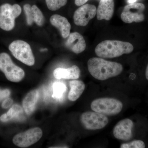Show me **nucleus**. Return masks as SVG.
Instances as JSON below:
<instances>
[{
  "instance_id": "412c9836",
  "label": "nucleus",
  "mask_w": 148,
  "mask_h": 148,
  "mask_svg": "<svg viewBox=\"0 0 148 148\" xmlns=\"http://www.w3.org/2000/svg\"><path fill=\"white\" fill-rule=\"evenodd\" d=\"M48 8L51 11H56L67 4L68 0H45Z\"/></svg>"
},
{
  "instance_id": "4be33fe9",
  "label": "nucleus",
  "mask_w": 148,
  "mask_h": 148,
  "mask_svg": "<svg viewBox=\"0 0 148 148\" xmlns=\"http://www.w3.org/2000/svg\"><path fill=\"white\" fill-rule=\"evenodd\" d=\"M121 148H145V145L143 141L135 140L130 143H124L121 145Z\"/></svg>"
},
{
  "instance_id": "1a4fd4ad",
  "label": "nucleus",
  "mask_w": 148,
  "mask_h": 148,
  "mask_svg": "<svg viewBox=\"0 0 148 148\" xmlns=\"http://www.w3.org/2000/svg\"><path fill=\"white\" fill-rule=\"evenodd\" d=\"M145 6L141 3H132L125 7L121 14L123 22L128 24L132 22L140 23L145 19L144 12Z\"/></svg>"
},
{
  "instance_id": "f8f14e48",
  "label": "nucleus",
  "mask_w": 148,
  "mask_h": 148,
  "mask_svg": "<svg viewBox=\"0 0 148 148\" xmlns=\"http://www.w3.org/2000/svg\"><path fill=\"white\" fill-rule=\"evenodd\" d=\"M65 45L67 48L77 54L84 51L86 47L84 38L77 32L70 34Z\"/></svg>"
},
{
  "instance_id": "20e7f679",
  "label": "nucleus",
  "mask_w": 148,
  "mask_h": 148,
  "mask_svg": "<svg viewBox=\"0 0 148 148\" xmlns=\"http://www.w3.org/2000/svg\"><path fill=\"white\" fill-rule=\"evenodd\" d=\"M0 70L10 81L18 82L24 79L25 72L13 63L7 53H0Z\"/></svg>"
},
{
  "instance_id": "6ab92c4d",
  "label": "nucleus",
  "mask_w": 148,
  "mask_h": 148,
  "mask_svg": "<svg viewBox=\"0 0 148 148\" xmlns=\"http://www.w3.org/2000/svg\"><path fill=\"white\" fill-rule=\"evenodd\" d=\"M66 85L64 84L61 82L54 83L53 85L52 98L57 100L61 99L66 91Z\"/></svg>"
},
{
  "instance_id": "f3484780",
  "label": "nucleus",
  "mask_w": 148,
  "mask_h": 148,
  "mask_svg": "<svg viewBox=\"0 0 148 148\" xmlns=\"http://www.w3.org/2000/svg\"><path fill=\"white\" fill-rule=\"evenodd\" d=\"M71 90L69 91L68 98L70 101H77L82 94L85 88L84 83L80 80L74 79L69 82Z\"/></svg>"
},
{
  "instance_id": "cd10ccee",
  "label": "nucleus",
  "mask_w": 148,
  "mask_h": 148,
  "mask_svg": "<svg viewBox=\"0 0 148 148\" xmlns=\"http://www.w3.org/2000/svg\"><path fill=\"white\" fill-rule=\"evenodd\" d=\"M137 1V0H128V2L129 3H135Z\"/></svg>"
},
{
  "instance_id": "ddd939ff",
  "label": "nucleus",
  "mask_w": 148,
  "mask_h": 148,
  "mask_svg": "<svg viewBox=\"0 0 148 148\" xmlns=\"http://www.w3.org/2000/svg\"><path fill=\"white\" fill-rule=\"evenodd\" d=\"M114 9V0H101L97 10V18L98 20L108 21L112 17Z\"/></svg>"
},
{
  "instance_id": "6e6552de",
  "label": "nucleus",
  "mask_w": 148,
  "mask_h": 148,
  "mask_svg": "<svg viewBox=\"0 0 148 148\" xmlns=\"http://www.w3.org/2000/svg\"><path fill=\"white\" fill-rule=\"evenodd\" d=\"M42 135V131L40 128L34 127L15 135L12 142L19 147L27 148L39 141Z\"/></svg>"
},
{
  "instance_id": "423d86ee",
  "label": "nucleus",
  "mask_w": 148,
  "mask_h": 148,
  "mask_svg": "<svg viewBox=\"0 0 148 148\" xmlns=\"http://www.w3.org/2000/svg\"><path fill=\"white\" fill-rule=\"evenodd\" d=\"M8 48L12 55L23 64L28 66L35 64L34 56L28 43L22 40H16L12 42Z\"/></svg>"
},
{
  "instance_id": "39448f33",
  "label": "nucleus",
  "mask_w": 148,
  "mask_h": 148,
  "mask_svg": "<svg viewBox=\"0 0 148 148\" xmlns=\"http://www.w3.org/2000/svg\"><path fill=\"white\" fill-rule=\"evenodd\" d=\"M122 103L113 98H104L95 99L91 103L92 110L107 116H114L121 112Z\"/></svg>"
},
{
  "instance_id": "7ed1b4c3",
  "label": "nucleus",
  "mask_w": 148,
  "mask_h": 148,
  "mask_svg": "<svg viewBox=\"0 0 148 148\" xmlns=\"http://www.w3.org/2000/svg\"><path fill=\"white\" fill-rule=\"evenodd\" d=\"M21 6L17 4L9 3L0 6V28L5 31H10L15 27V19L21 12Z\"/></svg>"
},
{
  "instance_id": "b1692460",
  "label": "nucleus",
  "mask_w": 148,
  "mask_h": 148,
  "mask_svg": "<svg viewBox=\"0 0 148 148\" xmlns=\"http://www.w3.org/2000/svg\"><path fill=\"white\" fill-rule=\"evenodd\" d=\"M10 94V90L8 89L1 90L0 89V101H2L3 99L8 98Z\"/></svg>"
},
{
  "instance_id": "0eeeda50",
  "label": "nucleus",
  "mask_w": 148,
  "mask_h": 148,
  "mask_svg": "<svg viewBox=\"0 0 148 148\" xmlns=\"http://www.w3.org/2000/svg\"><path fill=\"white\" fill-rule=\"evenodd\" d=\"M80 120L85 128L88 130L102 129L106 127L109 122L106 115L95 112L83 113L81 116Z\"/></svg>"
},
{
  "instance_id": "f03ea898",
  "label": "nucleus",
  "mask_w": 148,
  "mask_h": 148,
  "mask_svg": "<svg viewBox=\"0 0 148 148\" xmlns=\"http://www.w3.org/2000/svg\"><path fill=\"white\" fill-rule=\"evenodd\" d=\"M134 47L131 43L120 40H106L98 44L95 49V53L98 57L114 58L133 51Z\"/></svg>"
},
{
  "instance_id": "2eb2a0df",
  "label": "nucleus",
  "mask_w": 148,
  "mask_h": 148,
  "mask_svg": "<svg viewBox=\"0 0 148 148\" xmlns=\"http://www.w3.org/2000/svg\"><path fill=\"white\" fill-rule=\"evenodd\" d=\"M53 74L56 79H77L80 76V70L77 66L74 65L68 69L57 68L54 70Z\"/></svg>"
},
{
  "instance_id": "9d476101",
  "label": "nucleus",
  "mask_w": 148,
  "mask_h": 148,
  "mask_svg": "<svg viewBox=\"0 0 148 148\" xmlns=\"http://www.w3.org/2000/svg\"><path fill=\"white\" fill-rule=\"evenodd\" d=\"M96 12L97 9L95 5L88 4L82 5L74 13V23L77 26L85 27L95 17Z\"/></svg>"
},
{
  "instance_id": "dca6fc26",
  "label": "nucleus",
  "mask_w": 148,
  "mask_h": 148,
  "mask_svg": "<svg viewBox=\"0 0 148 148\" xmlns=\"http://www.w3.org/2000/svg\"><path fill=\"white\" fill-rule=\"evenodd\" d=\"M39 96L38 90L35 89L30 91L23 99L22 101L23 109L28 115L32 114L34 111Z\"/></svg>"
},
{
  "instance_id": "393cba45",
  "label": "nucleus",
  "mask_w": 148,
  "mask_h": 148,
  "mask_svg": "<svg viewBox=\"0 0 148 148\" xmlns=\"http://www.w3.org/2000/svg\"><path fill=\"white\" fill-rule=\"evenodd\" d=\"M13 100L10 98H8L3 101L2 107L4 109L8 108L11 106L13 103Z\"/></svg>"
},
{
  "instance_id": "a211bd4d",
  "label": "nucleus",
  "mask_w": 148,
  "mask_h": 148,
  "mask_svg": "<svg viewBox=\"0 0 148 148\" xmlns=\"http://www.w3.org/2000/svg\"><path fill=\"white\" fill-rule=\"evenodd\" d=\"M23 113V109L21 106L14 105L10 109L7 113L1 116L0 120L5 122L12 119H19L20 115Z\"/></svg>"
},
{
  "instance_id": "aec40b11",
  "label": "nucleus",
  "mask_w": 148,
  "mask_h": 148,
  "mask_svg": "<svg viewBox=\"0 0 148 148\" xmlns=\"http://www.w3.org/2000/svg\"><path fill=\"white\" fill-rule=\"evenodd\" d=\"M32 10L34 22L38 26L42 27L45 22L44 16L42 12L35 5L32 6Z\"/></svg>"
},
{
  "instance_id": "bb28decb",
  "label": "nucleus",
  "mask_w": 148,
  "mask_h": 148,
  "mask_svg": "<svg viewBox=\"0 0 148 148\" xmlns=\"http://www.w3.org/2000/svg\"><path fill=\"white\" fill-rule=\"evenodd\" d=\"M145 77L146 79L148 80V63L147 65V67H146L145 71Z\"/></svg>"
},
{
  "instance_id": "a878e982",
  "label": "nucleus",
  "mask_w": 148,
  "mask_h": 148,
  "mask_svg": "<svg viewBox=\"0 0 148 148\" xmlns=\"http://www.w3.org/2000/svg\"><path fill=\"white\" fill-rule=\"evenodd\" d=\"M88 0H75V4L76 5L79 6L83 5Z\"/></svg>"
},
{
  "instance_id": "5701e85b",
  "label": "nucleus",
  "mask_w": 148,
  "mask_h": 148,
  "mask_svg": "<svg viewBox=\"0 0 148 148\" xmlns=\"http://www.w3.org/2000/svg\"><path fill=\"white\" fill-rule=\"evenodd\" d=\"M24 10L26 16L27 24L29 26H31L34 22L32 6L29 4H26L24 6Z\"/></svg>"
},
{
  "instance_id": "f257e3e1",
  "label": "nucleus",
  "mask_w": 148,
  "mask_h": 148,
  "mask_svg": "<svg viewBox=\"0 0 148 148\" xmlns=\"http://www.w3.org/2000/svg\"><path fill=\"white\" fill-rule=\"evenodd\" d=\"M88 72L93 77L99 80H106L120 75L123 70L119 63L106 61L102 58L93 57L87 63Z\"/></svg>"
},
{
  "instance_id": "4468645a",
  "label": "nucleus",
  "mask_w": 148,
  "mask_h": 148,
  "mask_svg": "<svg viewBox=\"0 0 148 148\" xmlns=\"http://www.w3.org/2000/svg\"><path fill=\"white\" fill-rule=\"evenodd\" d=\"M50 21L51 25L59 30L63 38H66L69 37L71 27L66 17L58 14H53L51 17Z\"/></svg>"
},
{
  "instance_id": "9b49d317",
  "label": "nucleus",
  "mask_w": 148,
  "mask_h": 148,
  "mask_svg": "<svg viewBox=\"0 0 148 148\" xmlns=\"http://www.w3.org/2000/svg\"><path fill=\"white\" fill-rule=\"evenodd\" d=\"M134 124L128 119L121 120L115 126L113 131L114 137L118 140L127 141L132 137V128Z\"/></svg>"
}]
</instances>
